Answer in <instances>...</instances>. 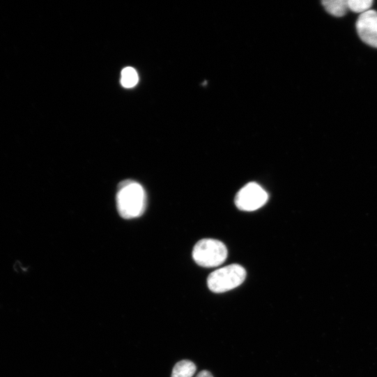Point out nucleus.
<instances>
[{"instance_id":"3","label":"nucleus","mask_w":377,"mask_h":377,"mask_svg":"<svg viewBox=\"0 0 377 377\" xmlns=\"http://www.w3.org/2000/svg\"><path fill=\"white\" fill-rule=\"evenodd\" d=\"M228 255L226 245L215 239H203L194 246L192 256L195 262L204 268L221 266Z\"/></svg>"},{"instance_id":"6","label":"nucleus","mask_w":377,"mask_h":377,"mask_svg":"<svg viewBox=\"0 0 377 377\" xmlns=\"http://www.w3.org/2000/svg\"><path fill=\"white\" fill-rule=\"evenodd\" d=\"M322 5L328 13L336 17L344 16L348 9L347 0H324Z\"/></svg>"},{"instance_id":"1","label":"nucleus","mask_w":377,"mask_h":377,"mask_svg":"<svg viewBox=\"0 0 377 377\" xmlns=\"http://www.w3.org/2000/svg\"><path fill=\"white\" fill-rule=\"evenodd\" d=\"M116 201L121 216L125 219H133L141 216L145 212L147 196L139 183L125 180L119 185Z\"/></svg>"},{"instance_id":"2","label":"nucleus","mask_w":377,"mask_h":377,"mask_svg":"<svg viewBox=\"0 0 377 377\" xmlns=\"http://www.w3.org/2000/svg\"><path fill=\"white\" fill-rule=\"evenodd\" d=\"M247 272L238 264H231L213 272L208 277L209 289L216 293H224L242 284Z\"/></svg>"},{"instance_id":"7","label":"nucleus","mask_w":377,"mask_h":377,"mask_svg":"<svg viewBox=\"0 0 377 377\" xmlns=\"http://www.w3.org/2000/svg\"><path fill=\"white\" fill-rule=\"evenodd\" d=\"M196 371L197 367L193 362L181 360L174 366L171 377H192Z\"/></svg>"},{"instance_id":"5","label":"nucleus","mask_w":377,"mask_h":377,"mask_svg":"<svg viewBox=\"0 0 377 377\" xmlns=\"http://www.w3.org/2000/svg\"><path fill=\"white\" fill-rule=\"evenodd\" d=\"M356 30L363 43L377 49V12L369 10L360 15L356 22Z\"/></svg>"},{"instance_id":"9","label":"nucleus","mask_w":377,"mask_h":377,"mask_svg":"<svg viewBox=\"0 0 377 377\" xmlns=\"http://www.w3.org/2000/svg\"><path fill=\"white\" fill-rule=\"evenodd\" d=\"M348 8L361 15L369 11L373 4L372 0H347Z\"/></svg>"},{"instance_id":"8","label":"nucleus","mask_w":377,"mask_h":377,"mask_svg":"<svg viewBox=\"0 0 377 377\" xmlns=\"http://www.w3.org/2000/svg\"><path fill=\"white\" fill-rule=\"evenodd\" d=\"M139 82L137 71L132 68H126L122 72L121 84L126 89L134 87Z\"/></svg>"},{"instance_id":"10","label":"nucleus","mask_w":377,"mask_h":377,"mask_svg":"<svg viewBox=\"0 0 377 377\" xmlns=\"http://www.w3.org/2000/svg\"><path fill=\"white\" fill-rule=\"evenodd\" d=\"M196 377H213V376L210 371L207 370H203L199 372Z\"/></svg>"},{"instance_id":"4","label":"nucleus","mask_w":377,"mask_h":377,"mask_svg":"<svg viewBox=\"0 0 377 377\" xmlns=\"http://www.w3.org/2000/svg\"><path fill=\"white\" fill-rule=\"evenodd\" d=\"M268 199L267 192L257 183H249L235 197L236 207L243 211H254L263 206Z\"/></svg>"}]
</instances>
